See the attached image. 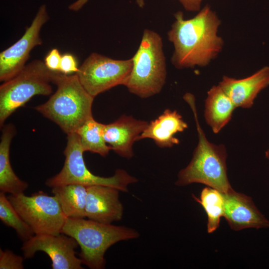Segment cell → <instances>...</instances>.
Segmentation results:
<instances>
[{"label":"cell","instance_id":"1","mask_svg":"<svg viewBox=\"0 0 269 269\" xmlns=\"http://www.w3.org/2000/svg\"><path fill=\"white\" fill-rule=\"evenodd\" d=\"M174 17L167 33L174 46L173 65L178 69L207 65L224 45L217 34L221 21L216 13L206 5L191 18L185 19L181 11L175 13Z\"/></svg>","mask_w":269,"mask_h":269},{"label":"cell","instance_id":"2","mask_svg":"<svg viewBox=\"0 0 269 269\" xmlns=\"http://www.w3.org/2000/svg\"><path fill=\"white\" fill-rule=\"evenodd\" d=\"M52 83L56 85V91L35 109L56 123L67 135L76 133L93 117L94 97L85 90L76 73L65 75L54 71Z\"/></svg>","mask_w":269,"mask_h":269},{"label":"cell","instance_id":"3","mask_svg":"<svg viewBox=\"0 0 269 269\" xmlns=\"http://www.w3.org/2000/svg\"><path fill=\"white\" fill-rule=\"evenodd\" d=\"M183 98L192 110L198 142L190 162L179 172L175 184L184 186L201 183L226 193L233 189L227 175L226 148L224 144H215L206 138L199 123L194 96L187 93Z\"/></svg>","mask_w":269,"mask_h":269},{"label":"cell","instance_id":"4","mask_svg":"<svg viewBox=\"0 0 269 269\" xmlns=\"http://www.w3.org/2000/svg\"><path fill=\"white\" fill-rule=\"evenodd\" d=\"M61 233L76 240L80 247L79 256L83 264L91 269L105 268V254L112 245L139 236L137 230L126 226L72 218H66Z\"/></svg>","mask_w":269,"mask_h":269},{"label":"cell","instance_id":"5","mask_svg":"<svg viewBox=\"0 0 269 269\" xmlns=\"http://www.w3.org/2000/svg\"><path fill=\"white\" fill-rule=\"evenodd\" d=\"M133 59V68L125 85L129 91L142 99L158 94L166 79V60L160 35L144 30Z\"/></svg>","mask_w":269,"mask_h":269},{"label":"cell","instance_id":"6","mask_svg":"<svg viewBox=\"0 0 269 269\" xmlns=\"http://www.w3.org/2000/svg\"><path fill=\"white\" fill-rule=\"evenodd\" d=\"M54 71L44 62L32 61L10 79L0 86V126L18 108L35 95L48 96L52 93L50 84Z\"/></svg>","mask_w":269,"mask_h":269},{"label":"cell","instance_id":"7","mask_svg":"<svg viewBox=\"0 0 269 269\" xmlns=\"http://www.w3.org/2000/svg\"><path fill=\"white\" fill-rule=\"evenodd\" d=\"M84 152L78 135L76 133L67 135V144L64 151V165L58 173L46 181L45 185L51 188L70 184L86 186L100 185L113 187L127 192L129 185L137 182L136 177L122 169L116 170L114 175L108 177L93 174L85 165Z\"/></svg>","mask_w":269,"mask_h":269},{"label":"cell","instance_id":"8","mask_svg":"<svg viewBox=\"0 0 269 269\" xmlns=\"http://www.w3.org/2000/svg\"><path fill=\"white\" fill-rule=\"evenodd\" d=\"M8 199L34 235H58L67 218L54 195L40 191L26 196L10 195Z\"/></svg>","mask_w":269,"mask_h":269},{"label":"cell","instance_id":"9","mask_svg":"<svg viewBox=\"0 0 269 269\" xmlns=\"http://www.w3.org/2000/svg\"><path fill=\"white\" fill-rule=\"evenodd\" d=\"M133 68V59L118 60L91 53L76 73L82 86L93 97L118 85L125 86Z\"/></svg>","mask_w":269,"mask_h":269},{"label":"cell","instance_id":"10","mask_svg":"<svg viewBox=\"0 0 269 269\" xmlns=\"http://www.w3.org/2000/svg\"><path fill=\"white\" fill-rule=\"evenodd\" d=\"M78 245L75 239L63 233L34 235L23 242L21 249L25 259L32 258L37 252H44L50 257L53 269H82V261L75 251Z\"/></svg>","mask_w":269,"mask_h":269},{"label":"cell","instance_id":"11","mask_svg":"<svg viewBox=\"0 0 269 269\" xmlns=\"http://www.w3.org/2000/svg\"><path fill=\"white\" fill-rule=\"evenodd\" d=\"M49 19L45 5H41L30 26L13 45L0 53V80L5 82L14 77L25 66L32 49L42 43L41 27Z\"/></svg>","mask_w":269,"mask_h":269},{"label":"cell","instance_id":"12","mask_svg":"<svg viewBox=\"0 0 269 269\" xmlns=\"http://www.w3.org/2000/svg\"><path fill=\"white\" fill-rule=\"evenodd\" d=\"M224 200L223 217L233 230L269 228V221L261 212L252 199L233 189L222 193Z\"/></svg>","mask_w":269,"mask_h":269},{"label":"cell","instance_id":"13","mask_svg":"<svg viewBox=\"0 0 269 269\" xmlns=\"http://www.w3.org/2000/svg\"><path fill=\"white\" fill-rule=\"evenodd\" d=\"M118 189L105 185L87 186L86 217L101 223L111 224L122 219L124 207Z\"/></svg>","mask_w":269,"mask_h":269},{"label":"cell","instance_id":"14","mask_svg":"<svg viewBox=\"0 0 269 269\" xmlns=\"http://www.w3.org/2000/svg\"><path fill=\"white\" fill-rule=\"evenodd\" d=\"M148 122L123 115L118 119L105 124L104 136L106 143L120 156L130 159L134 156L133 145Z\"/></svg>","mask_w":269,"mask_h":269},{"label":"cell","instance_id":"15","mask_svg":"<svg viewBox=\"0 0 269 269\" xmlns=\"http://www.w3.org/2000/svg\"><path fill=\"white\" fill-rule=\"evenodd\" d=\"M218 85L236 108H250L260 92L269 86V66L243 79L224 76Z\"/></svg>","mask_w":269,"mask_h":269},{"label":"cell","instance_id":"16","mask_svg":"<svg viewBox=\"0 0 269 269\" xmlns=\"http://www.w3.org/2000/svg\"><path fill=\"white\" fill-rule=\"evenodd\" d=\"M187 128V123L176 110L166 109L157 118L148 123L138 140L150 138L160 147H171L179 143L175 134Z\"/></svg>","mask_w":269,"mask_h":269},{"label":"cell","instance_id":"17","mask_svg":"<svg viewBox=\"0 0 269 269\" xmlns=\"http://www.w3.org/2000/svg\"><path fill=\"white\" fill-rule=\"evenodd\" d=\"M0 142V192L18 195L23 193L28 183L21 180L14 173L9 158L10 145L15 130L11 124L2 127Z\"/></svg>","mask_w":269,"mask_h":269},{"label":"cell","instance_id":"18","mask_svg":"<svg viewBox=\"0 0 269 269\" xmlns=\"http://www.w3.org/2000/svg\"><path fill=\"white\" fill-rule=\"evenodd\" d=\"M236 108L219 85L213 86L208 91L205 100L204 117L214 133H218L229 122Z\"/></svg>","mask_w":269,"mask_h":269},{"label":"cell","instance_id":"19","mask_svg":"<svg viewBox=\"0 0 269 269\" xmlns=\"http://www.w3.org/2000/svg\"><path fill=\"white\" fill-rule=\"evenodd\" d=\"M51 192L56 197L67 218H86L87 186L70 184L52 188Z\"/></svg>","mask_w":269,"mask_h":269},{"label":"cell","instance_id":"20","mask_svg":"<svg viewBox=\"0 0 269 269\" xmlns=\"http://www.w3.org/2000/svg\"><path fill=\"white\" fill-rule=\"evenodd\" d=\"M105 124L96 121L92 117L88 119L76 133L79 136L84 152L96 153L102 156L109 154L111 148L104 136Z\"/></svg>","mask_w":269,"mask_h":269},{"label":"cell","instance_id":"21","mask_svg":"<svg viewBox=\"0 0 269 269\" xmlns=\"http://www.w3.org/2000/svg\"><path fill=\"white\" fill-rule=\"evenodd\" d=\"M193 198L203 208L207 216V230L209 234L215 232L219 227L221 218L224 213V200L223 193L210 187L203 188L200 197Z\"/></svg>","mask_w":269,"mask_h":269},{"label":"cell","instance_id":"22","mask_svg":"<svg viewBox=\"0 0 269 269\" xmlns=\"http://www.w3.org/2000/svg\"><path fill=\"white\" fill-rule=\"evenodd\" d=\"M0 219L6 226L13 228L23 242L34 235L31 228L18 213L5 193L2 192H0Z\"/></svg>","mask_w":269,"mask_h":269},{"label":"cell","instance_id":"23","mask_svg":"<svg viewBox=\"0 0 269 269\" xmlns=\"http://www.w3.org/2000/svg\"><path fill=\"white\" fill-rule=\"evenodd\" d=\"M23 258L11 251L0 250V269H23Z\"/></svg>","mask_w":269,"mask_h":269},{"label":"cell","instance_id":"24","mask_svg":"<svg viewBox=\"0 0 269 269\" xmlns=\"http://www.w3.org/2000/svg\"><path fill=\"white\" fill-rule=\"evenodd\" d=\"M79 70L77 62L75 57L70 53H65L61 56L59 72L65 74L70 75L76 73Z\"/></svg>","mask_w":269,"mask_h":269},{"label":"cell","instance_id":"25","mask_svg":"<svg viewBox=\"0 0 269 269\" xmlns=\"http://www.w3.org/2000/svg\"><path fill=\"white\" fill-rule=\"evenodd\" d=\"M61 56L58 49H51L44 58L45 66L51 71L59 72Z\"/></svg>","mask_w":269,"mask_h":269},{"label":"cell","instance_id":"26","mask_svg":"<svg viewBox=\"0 0 269 269\" xmlns=\"http://www.w3.org/2000/svg\"><path fill=\"white\" fill-rule=\"evenodd\" d=\"M184 9L187 11H196L200 9L203 0H178Z\"/></svg>","mask_w":269,"mask_h":269},{"label":"cell","instance_id":"27","mask_svg":"<svg viewBox=\"0 0 269 269\" xmlns=\"http://www.w3.org/2000/svg\"><path fill=\"white\" fill-rule=\"evenodd\" d=\"M88 1V0H77L69 6V9L75 11H78ZM136 2L140 8H143L145 4L144 0H136Z\"/></svg>","mask_w":269,"mask_h":269},{"label":"cell","instance_id":"28","mask_svg":"<svg viewBox=\"0 0 269 269\" xmlns=\"http://www.w3.org/2000/svg\"><path fill=\"white\" fill-rule=\"evenodd\" d=\"M266 157L269 159V151H266Z\"/></svg>","mask_w":269,"mask_h":269},{"label":"cell","instance_id":"29","mask_svg":"<svg viewBox=\"0 0 269 269\" xmlns=\"http://www.w3.org/2000/svg\"><path fill=\"white\" fill-rule=\"evenodd\" d=\"M267 151H269V149Z\"/></svg>","mask_w":269,"mask_h":269}]
</instances>
